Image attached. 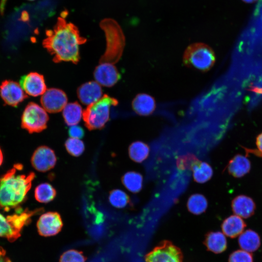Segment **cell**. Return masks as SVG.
<instances>
[{
	"label": "cell",
	"mask_w": 262,
	"mask_h": 262,
	"mask_svg": "<svg viewBox=\"0 0 262 262\" xmlns=\"http://www.w3.org/2000/svg\"><path fill=\"white\" fill-rule=\"evenodd\" d=\"M56 161L57 158L54 151L46 146L37 148L31 158V164L33 167L42 172L48 171L53 168Z\"/></svg>",
	"instance_id": "8fae6325"
},
{
	"label": "cell",
	"mask_w": 262,
	"mask_h": 262,
	"mask_svg": "<svg viewBox=\"0 0 262 262\" xmlns=\"http://www.w3.org/2000/svg\"><path fill=\"white\" fill-rule=\"evenodd\" d=\"M109 200L112 205L117 208H124L130 203L129 196L124 191L118 189L110 192Z\"/></svg>",
	"instance_id": "83f0119b"
},
{
	"label": "cell",
	"mask_w": 262,
	"mask_h": 262,
	"mask_svg": "<svg viewBox=\"0 0 262 262\" xmlns=\"http://www.w3.org/2000/svg\"><path fill=\"white\" fill-rule=\"evenodd\" d=\"M215 55L212 49L203 43H195L188 46L183 55L185 66L201 72L208 71L214 64Z\"/></svg>",
	"instance_id": "8992f818"
},
{
	"label": "cell",
	"mask_w": 262,
	"mask_h": 262,
	"mask_svg": "<svg viewBox=\"0 0 262 262\" xmlns=\"http://www.w3.org/2000/svg\"><path fill=\"white\" fill-rule=\"evenodd\" d=\"M77 94L80 101L84 105H90L102 98V89L97 82L90 81L80 85Z\"/></svg>",
	"instance_id": "9a60e30c"
},
{
	"label": "cell",
	"mask_w": 262,
	"mask_h": 262,
	"mask_svg": "<svg viewBox=\"0 0 262 262\" xmlns=\"http://www.w3.org/2000/svg\"><path fill=\"white\" fill-rule=\"evenodd\" d=\"M19 83L11 80L3 81L0 86V95L4 102L11 106H16L26 98Z\"/></svg>",
	"instance_id": "7c38bea8"
},
{
	"label": "cell",
	"mask_w": 262,
	"mask_h": 262,
	"mask_svg": "<svg viewBox=\"0 0 262 262\" xmlns=\"http://www.w3.org/2000/svg\"><path fill=\"white\" fill-rule=\"evenodd\" d=\"M204 244L208 250L218 254L224 252L227 247L225 235L221 232H210L206 236Z\"/></svg>",
	"instance_id": "ffe728a7"
},
{
	"label": "cell",
	"mask_w": 262,
	"mask_h": 262,
	"mask_svg": "<svg viewBox=\"0 0 262 262\" xmlns=\"http://www.w3.org/2000/svg\"><path fill=\"white\" fill-rule=\"evenodd\" d=\"M106 39V50L99 63L115 64L120 59L125 45V38L120 25L115 20L106 18L100 23Z\"/></svg>",
	"instance_id": "3957f363"
},
{
	"label": "cell",
	"mask_w": 262,
	"mask_h": 262,
	"mask_svg": "<svg viewBox=\"0 0 262 262\" xmlns=\"http://www.w3.org/2000/svg\"><path fill=\"white\" fill-rule=\"evenodd\" d=\"M46 34L42 44L53 56V62H70L74 64L79 62V46L87 40L80 35L76 26L60 17L53 29L47 30Z\"/></svg>",
	"instance_id": "6da1fadb"
},
{
	"label": "cell",
	"mask_w": 262,
	"mask_h": 262,
	"mask_svg": "<svg viewBox=\"0 0 262 262\" xmlns=\"http://www.w3.org/2000/svg\"><path fill=\"white\" fill-rule=\"evenodd\" d=\"M131 106L133 111L142 116L150 115L156 106L154 98L146 93L137 94L132 100Z\"/></svg>",
	"instance_id": "2e32d148"
},
{
	"label": "cell",
	"mask_w": 262,
	"mask_h": 262,
	"mask_svg": "<svg viewBox=\"0 0 262 262\" xmlns=\"http://www.w3.org/2000/svg\"><path fill=\"white\" fill-rule=\"evenodd\" d=\"M49 119L43 108L34 102H30L22 113L21 127L30 133L39 132L47 128Z\"/></svg>",
	"instance_id": "52a82bcc"
},
{
	"label": "cell",
	"mask_w": 262,
	"mask_h": 262,
	"mask_svg": "<svg viewBox=\"0 0 262 262\" xmlns=\"http://www.w3.org/2000/svg\"><path fill=\"white\" fill-rule=\"evenodd\" d=\"M65 147L67 152L75 157L81 155L84 150V145L82 141L71 137L66 141Z\"/></svg>",
	"instance_id": "f546056e"
},
{
	"label": "cell",
	"mask_w": 262,
	"mask_h": 262,
	"mask_svg": "<svg viewBox=\"0 0 262 262\" xmlns=\"http://www.w3.org/2000/svg\"><path fill=\"white\" fill-rule=\"evenodd\" d=\"M121 180L124 186L132 193H138L142 188L143 178L139 172L133 171L127 172L123 175Z\"/></svg>",
	"instance_id": "cb8c5ba5"
},
{
	"label": "cell",
	"mask_w": 262,
	"mask_h": 262,
	"mask_svg": "<svg viewBox=\"0 0 262 262\" xmlns=\"http://www.w3.org/2000/svg\"><path fill=\"white\" fill-rule=\"evenodd\" d=\"M251 168L249 160L246 156L237 154L229 162L228 171L235 178H241L249 172Z\"/></svg>",
	"instance_id": "d6986e66"
},
{
	"label": "cell",
	"mask_w": 262,
	"mask_h": 262,
	"mask_svg": "<svg viewBox=\"0 0 262 262\" xmlns=\"http://www.w3.org/2000/svg\"><path fill=\"white\" fill-rule=\"evenodd\" d=\"M19 84L27 95L33 97L42 95L47 89L44 76L37 72L23 76Z\"/></svg>",
	"instance_id": "5bb4252c"
},
{
	"label": "cell",
	"mask_w": 262,
	"mask_h": 262,
	"mask_svg": "<svg viewBox=\"0 0 262 262\" xmlns=\"http://www.w3.org/2000/svg\"><path fill=\"white\" fill-rule=\"evenodd\" d=\"M82 106L78 102L67 104L63 111V116L66 124L69 126L76 125L82 115Z\"/></svg>",
	"instance_id": "7402d4cb"
},
{
	"label": "cell",
	"mask_w": 262,
	"mask_h": 262,
	"mask_svg": "<svg viewBox=\"0 0 262 262\" xmlns=\"http://www.w3.org/2000/svg\"><path fill=\"white\" fill-rule=\"evenodd\" d=\"M149 150L148 145L141 141L132 142L128 149L130 158L133 161L138 163L143 162L147 158Z\"/></svg>",
	"instance_id": "603a6c76"
},
{
	"label": "cell",
	"mask_w": 262,
	"mask_h": 262,
	"mask_svg": "<svg viewBox=\"0 0 262 262\" xmlns=\"http://www.w3.org/2000/svg\"><path fill=\"white\" fill-rule=\"evenodd\" d=\"M246 224L242 217L234 214L226 218L221 228L223 233L231 238L239 236L244 231Z\"/></svg>",
	"instance_id": "ac0fdd59"
},
{
	"label": "cell",
	"mask_w": 262,
	"mask_h": 262,
	"mask_svg": "<svg viewBox=\"0 0 262 262\" xmlns=\"http://www.w3.org/2000/svg\"><path fill=\"white\" fill-rule=\"evenodd\" d=\"M56 191L49 183H43L38 185L34 191V196L37 201L47 203L52 201L56 196Z\"/></svg>",
	"instance_id": "484cf974"
},
{
	"label": "cell",
	"mask_w": 262,
	"mask_h": 262,
	"mask_svg": "<svg viewBox=\"0 0 262 262\" xmlns=\"http://www.w3.org/2000/svg\"><path fill=\"white\" fill-rule=\"evenodd\" d=\"M146 262H183L180 250L171 242L164 241L147 253Z\"/></svg>",
	"instance_id": "ba28073f"
},
{
	"label": "cell",
	"mask_w": 262,
	"mask_h": 262,
	"mask_svg": "<svg viewBox=\"0 0 262 262\" xmlns=\"http://www.w3.org/2000/svg\"><path fill=\"white\" fill-rule=\"evenodd\" d=\"M3 159V154H2V151H1V149L0 148V166L2 164Z\"/></svg>",
	"instance_id": "8d00e7d4"
},
{
	"label": "cell",
	"mask_w": 262,
	"mask_h": 262,
	"mask_svg": "<svg viewBox=\"0 0 262 262\" xmlns=\"http://www.w3.org/2000/svg\"><path fill=\"white\" fill-rule=\"evenodd\" d=\"M0 262H11L6 255L5 251L0 247Z\"/></svg>",
	"instance_id": "e575fe53"
},
{
	"label": "cell",
	"mask_w": 262,
	"mask_h": 262,
	"mask_svg": "<svg viewBox=\"0 0 262 262\" xmlns=\"http://www.w3.org/2000/svg\"><path fill=\"white\" fill-rule=\"evenodd\" d=\"M40 102L48 112L55 113L64 109L67 102V97L63 90L55 88L47 89L42 95Z\"/></svg>",
	"instance_id": "9c48e42d"
},
{
	"label": "cell",
	"mask_w": 262,
	"mask_h": 262,
	"mask_svg": "<svg viewBox=\"0 0 262 262\" xmlns=\"http://www.w3.org/2000/svg\"><path fill=\"white\" fill-rule=\"evenodd\" d=\"M42 209H28L5 216L0 213V237L13 242L21 235L23 228L31 221L32 217L41 212Z\"/></svg>",
	"instance_id": "5b68a950"
},
{
	"label": "cell",
	"mask_w": 262,
	"mask_h": 262,
	"mask_svg": "<svg viewBox=\"0 0 262 262\" xmlns=\"http://www.w3.org/2000/svg\"><path fill=\"white\" fill-rule=\"evenodd\" d=\"M63 221L59 213L49 212L42 214L37 222L39 234L44 237L56 235L63 227Z\"/></svg>",
	"instance_id": "30bf717a"
},
{
	"label": "cell",
	"mask_w": 262,
	"mask_h": 262,
	"mask_svg": "<svg viewBox=\"0 0 262 262\" xmlns=\"http://www.w3.org/2000/svg\"><path fill=\"white\" fill-rule=\"evenodd\" d=\"M229 262H253L251 253L243 249L237 250L230 254Z\"/></svg>",
	"instance_id": "1f68e13d"
},
{
	"label": "cell",
	"mask_w": 262,
	"mask_h": 262,
	"mask_svg": "<svg viewBox=\"0 0 262 262\" xmlns=\"http://www.w3.org/2000/svg\"><path fill=\"white\" fill-rule=\"evenodd\" d=\"M68 133L71 138L79 139L83 136L84 131L81 127L74 125L69 129Z\"/></svg>",
	"instance_id": "d6a6232c"
},
{
	"label": "cell",
	"mask_w": 262,
	"mask_h": 262,
	"mask_svg": "<svg viewBox=\"0 0 262 262\" xmlns=\"http://www.w3.org/2000/svg\"><path fill=\"white\" fill-rule=\"evenodd\" d=\"M7 0H1L0 2V12L1 14H3Z\"/></svg>",
	"instance_id": "d590c367"
},
{
	"label": "cell",
	"mask_w": 262,
	"mask_h": 262,
	"mask_svg": "<svg viewBox=\"0 0 262 262\" xmlns=\"http://www.w3.org/2000/svg\"><path fill=\"white\" fill-rule=\"evenodd\" d=\"M187 207L190 212L196 215H199L206 210L208 201L203 195L194 194L188 198Z\"/></svg>",
	"instance_id": "d4e9b609"
},
{
	"label": "cell",
	"mask_w": 262,
	"mask_h": 262,
	"mask_svg": "<svg viewBox=\"0 0 262 262\" xmlns=\"http://www.w3.org/2000/svg\"></svg>",
	"instance_id": "f35d334b"
},
{
	"label": "cell",
	"mask_w": 262,
	"mask_h": 262,
	"mask_svg": "<svg viewBox=\"0 0 262 262\" xmlns=\"http://www.w3.org/2000/svg\"><path fill=\"white\" fill-rule=\"evenodd\" d=\"M94 77L98 83L110 87L115 84L121 78L116 67L110 63H99L95 69Z\"/></svg>",
	"instance_id": "4fadbf2b"
},
{
	"label": "cell",
	"mask_w": 262,
	"mask_h": 262,
	"mask_svg": "<svg viewBox=\"0 0 262 262\" xmlns=\"http://www.w3.org/2000/svg\"><path fill=\"white\" fill-rule=\"evenodd\" d=\"M192 171L195 181L199 183L207 182L211 179L213 175L211 166L206 162H201Z\"/></svg>",
	"instance_id": "4316f807"
},
{
	"label": "cell",
	"mask_w": 262,
	"mask_h": 262,
	"mask_svg": "<svg viewBox=\"0 0 262 262\" xmlns=\"http://www.w3.org/2000/svg\"><path fill=\"white\" fill-rule=\"evenodd\" d=\"M201 162L195 155L187 154L178 158L176 164L177 168L180 170H192Z\"/></svg>",
	"instance_id": "f1b7e54d"
},
{
	"label": "cell",
	"mask_w": 262,
	"mask_h": 262,
	"mask_svg": "<svg viewBox=\"0 0 262 262\" xmlns=\"http://www.w3.org/2000/svg\"><path fill=\"white\" fill-rule=\"evenodd\" d=\"M86 258L82 252L75 249L64 252L60 256L59 262H85Z\"/></svg>",
	"instance_id": "4dcf8cb0"
},
{
	"label": "cell",
	"mask_w": 262,
	"mask_h": 262,
	"mask_svg": "<svg viewBox=\"0 0 262 262\" xmlns=\"http://www.w3.org/2000/svg\"><path fill=\"white\" fill-rule=\"evenodd\" d=\"M238 244L241 249L251 253L256 251L260 247L261 239L256 231L247 229L239 236Z\"/></svg>",
	"instance_id": "44dd1931"
},
{
	"label": "cell",
	"mask_w": 262,
	"mask_h": 262,
	"mask_svg": "<svg viewBox=\"0 0 262 262\" xmlns=\"http://www.w3.org/2000/svg\"><path fill=\"white\" fill-rule=\"evenodd\" d=\"M256 144L259 153L258 156H262V132L257 137Z\"/></svg>",
	"instance_id": "836d02e7"
},
{
	"label": "cell",
	"mask_w": 262,
	"mask_h": 262,
	"mask_svg": "<svg viewBox=\"0 0 262 262\" xmlns=\"http://www.w3.org/2000/svg\"><path fill=\"white\" fill-rule=\"evenodd\" d=\"M22 169L21 164H15L0 178V209L8 211L17 208L25 200L35 175L17 174Z\"/></svg>",
	"instance_id": "7a4b0ae2"
},
{
	"label": "cell",
	"mask_w": 262,
	"mask_h": 262,
	"mask_svg": "<svg viewBox=\"0 0 262 262\" xmlns=\"http://www.w3.org/2000/svg\"><path fill=\"white\" fill-rule=\"evenodd\" d=\"M242 0L247 3H252L255 1L257 0Z\"/></svg>",
	"instance_id": "74e56055"
},
{
	"label": "cell",
	"mask_w": 262,
	"mask_h": 262,
	"mask_svg": "<svg viewBox=\"0 0 262 262\" xmlns=\"http://www.w3.org/2000/svg\"><path fill=\"white\" fill-rule=\"evenodd\" d=\"M231 207L234 214L247 218L254 214L256 206L251 198L245 195H239L232 201Z\"/></svg>",
	"instance_id": "e0dca14e"
},
{
	"label": "cell",
	"mask_w": 262,
	"mask_h": 262,
	"mask_svg": "<svg viewBox=\"0 0 262 262\" xmlns=\"http://www.w3.org/2000/svg\"><path fill=\"white\" fill-rule=\"evenodd\" d=\"M118 103L116 98L105 94L97 101L88 105L82 112L86 128L89 130L103 128L109 119L111 107Z\"/></svg>",
	"instance_id": "277c9868"
}]
</instances>
